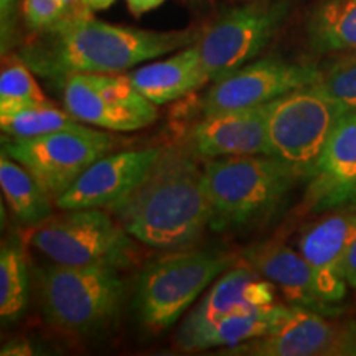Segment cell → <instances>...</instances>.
I'll list each match as a JSON object with an SVG mask.
<instances>
[{
	"label": "cell",
	"instance_id": "6da1fadb",
	"mask_svg": "<svg viewBox=\"0 0 356 356\" xmlns=\"http://www.w3.org/2000/svg\"><path fill=\"white\" fill-rule=\"evenodd\" d=\"M19 56L33 73L63 81L78 73L119 74L197 43V30H147L97 20L92 12L63 17L32 33Z\"/></svg>",
	"mask_w": 356,
	"mask_h": 356
},
{
	"label": "cell",
	"instance_id": "7a4b0ae2",
	"mask_svg": "<svg viewBox=\"0 0 356 356\" xmlns=\"http://www.w3.org/2000/svg\"><path fill=\"white\" fill-rule=\"evenodd\" d=\"M109 213L145 246L188 249L211 222L203 170L184 150H163L145 180Z\"/></svg>",
	"mask_w": 356,
	"mask_h": 356
},
{
	"label": "cell",
	"instance_id": "3957f363",
	"mask_svg": "<svg viewBox=\"0 0 356 356\" xmlns=\"http://www.w3.org/2000/svg\"><path fill=\"white\" fill-rule=\"evenodd\" d=\"M297 177L273 155H236L208 160L203 186L211 210L210 228L229 229L270 216Z\"/></svg>",
	"mask_w": 356,
	"mask_h": 356
},
{
	"label": "cell",
	"instance_id": "277c9868",
	"mask_svg": "<svg viewBox=\"0 0 356 356\" xmlns=\"http://www.w3.org/2000/svg\"><path fill=\"white\" fill-rule=\"evenodd\" d=\"M234 262L225 252L186 249L150 262L137 280L134 300L142 325L150 332L167 330Z\"/></svg>",
	"mask_w": 356,
	"mask_h": 356
},
{
	"label": "cell",
	"instance_id": "5b68a950",
	"mask_svg": "<svg viewBox=\"0 0 356 356\" xmlns=\"http://www.w3.org/2000/svg\"><path fill=\"white\" fill-rule=\"evenodd\" d=\"M44 317L70 333L96 332L121 309L124 282L119 270L101 266L51 264L40 273Z\"/></svg>",
	"mask_w": 356,
	"mask_h": 356
},
{
	"label": "cell",
	"instance_id": "8992f818",
	"mask_svg": "<svg viewBox=\"0 0 356 356\" xmlns=\"http://www.w3.org/2000/svg\"><path fill=\"white\" fill-rule=\"evenodd\" d=\"M348 111L315 84L296 89L266 104L270 155L297 178H309L328 137Z\"/></svg>",
	"mask_w": 356,
	"mask_h": 356
},
{
	"label": "cell",
	"instance_id": "52a82bcc",
	"mask_svg": "<svg viewBox=\"0 0 356 356\" xmlns=\"http://www.w3.org/2000/svg\"><path fill=\"white\" fill-rule=\"evenodd\" d=\"M32 246L56 264L126 269L136 259L131 234L101 208L66 210L35 228Z\"/></svg>",
	"mask_w": 356,
	"mask_h": 356
},
{
	"label": "cell",
	"instance_id": "ba28073f",
	"mask_svg": "<svg viewBox=\"0 0 356 356\" xmlns=\"http://www.w3.org/2000/svg\"><path fill=\"white\" fill-rule=\"evenodd\" d=\"M115 137L106 131L76 126L35 139L3 142V152L32 173L42 188L55 200L76 181V178L108 155Z\"/></svg>",
	"mask_w": 356,
	"mask_h": 356
},
{
	"label": "cell",
	"instance_id": "9c48e42d",
	"mask_svg": "<svg viewBox=\"0 0 356 356\" xmlns=\"http://www.w3.org/2000/svg\"><path fill=\"white\" fill-rule=\"evenodd\" d=\"M289 13L287 0H259L222 13L197 42L210 83L252 61L275 37Z\"/></svg>",
	"mask_w": 356,
	"mask_h": 356
},
{
	"label": "cell",
	"instance_id": "30bf717a",
	"mask_svg": "<svg viewBox=\"0 0 356 356\" xmlns=\"http://www.w3.org/2000/svg\"><path fill=\"white\" fill-rule=\"evenodd\" d=\"M65 109L89 126L132 132L157 119V104L140 95L127 74H71L63 83Z\"/></svg>",
	"mask_w": 356,
	"mask_h": 356
},
{
	"label": "cell",
	"instance_id": "8fae6325",
	"mask_svg": "<svg viewBox=\"0 0 356 356\" xmlns=\"http://www.w3.org/2000/svg\"><path fill=\"white\" fill-rule=\"evenodd\" d=\"M315 66L291 63L279 58L249 61L228 76L213 81L203 97V115L267 104L277 97L320 81Z\"/></svg>",
	"mask_w": 356,
	"mask_h": 356
},
{
	"label": "cell",
	"instance_id": "7c38bea8",
	"mask_svg": "<svg viewBox=\"0 0 356 356\" xmlns=\"http://www.w3.org/2000/svg\"><path fill=\"white\" fill-rule=\"evenodd\" d=\"M163 150H126L108 154L91 163L68 190L55 200L60 210L101 208L111 211L145 180Z\"/></svg>",
	"mask_w": 356,
	"mask_h": 356
},
{
	"label": "cell",
	"instance_id": "4fadbf2b",
	"mask_svg": "<svg viewBox=\"0 0 356 356\" xmlns=\"http://www.w3.org/2000/svg\"><path fill=\"white\" fill-rule=\"evenodd\" d=\"M328 315L289 304L277 332L233 346V355L254 356H317L356 353L353 332L338 327Z\"/></svg>",
	"mask_w": 356,
	"mask_h": 356
},
{
	"label": "cell",
	"instance_id": "5bb4252c",
	"mask_svg": "<svg viewBox=\"0 0 356 356\" xmlns=\"http://www.w3.org/2000/svg\"><path fill=\"white\" fill-rule=\"evenodd\" d=\"M356 236V202L309 226L299 239V251L314 270L320 297L335 307L346 297L343 259Z\"/></svg>",
	"mask_w": 356,
	"mask_h": 356
},
{
	"label": "cell",
	"instance_id": "9a60e30c",
	"mask_svg": "<svg viewBox=\"0 0 356 356\" xmlns=\"http://www.w3.org/2000/svg\"><path fill=\"white\" fill-rule=\"evenodd\" d=\"M305 204L325 213L356 202V111L345 114L307 178Z\"/></svg>",
	"mask_w": 356,
	"mask_h": 356
},
{
	"label": "cell",
	"instance_id": "2e32d148",
	"mask_svg": "<svg viewBox=\"0 0 356 356\" xmlns=\"http://www.w3.org/2000/svg\"><path fill=\"white\" fill-rule=\"evenodd\" d=\"M191 144L204 160L236 155H270L266 104L204 115L191 134Z\"/></svg>",
	"mask_w": 356,
	"mask_h": 356
},
{
	"label": "cell",
	"instance_id": "e0dca14e",
	"mask_svg": "<svg viewBox=\"0 0 356 356\" xmlns=\"http://www.w3.org/2000/svg\"><path fill=\"white\" fill-rule=\"evenodd\" d=\"M261 277L251 264L229 267L208 289L193 312H190L178 333L198 330L234 312L275 304L274 284Z\"/></svg>",
	"mask_w": 356,
	"mask_h": 356
},
{
	"label": "cell",
	"instance_id": "ac0fdd59",
	"mask_svg": "<svg viewBox=\"0 0 356 356\" xmlns=\"http://www.w3.org/2000/svg\"><path fill=\"white\" fill-rule=\"evenodd\" d=\"M244 259L262 277L277 286L291 305L333 315L335 309L320 297L314 270L302 252L284 244H262L248 249Z\"/></svg>",
	"mask_w": 356,
	"mask_h": 356
},
{
	"label": "cell",
	"instance_id": "d6986e66",
	"mask_svg": "<svg viewBox=\"0 0 356 356\" xmlns=\"http://www.w3.org/2000/svg\"><path fill=\"white\" fill-rule=\"evenodd\" d=\"M127 78L140 95L157 106L180 99L210 83L197 43L181 48L167 60L140 66L131 71Z\"/></svg>",
	"mask_w": 356,
	"mask_h": 356
},
{
	"label": "cell",
	"instance_id": "ffe728a7",
	"mask_svg": "<svg viewBox=\"0 0 356 356\" xmlns=\"http://www.w3.org/2000/svg\"><path fill=\"white\" fill-rule=\"evenodd\" d=\"M287 312L289 305L282 304L234 312L198 330L178 333L177 341L184 350H208L222 346L233 348L277 332Z\"/></svg>",
	"mask_w": 356,
	"mask_h": 356
},
{
	"label": "cell",
	"instance_id": "44dd1931",
	"mask_svg": "<svg viewBox=\"0 0 356 356\" xmlns=\"http://www.w3.org/2000/svg\"><path fill=\"white\" fill-rule=\"evenodd\" d=\"M305 30L314 51H356V0H322L312 10Z\"/></svg>",
	"mask_w": 356,
	"mask_h": 356
},
{
	"label": "cell",
	"instance_id": "7402d4cb",
	"mask_svg": "<svg viewBox=\"0 0 356 356\" xmlns=\"http://www.w3.org/2000/svg\"><path fill=\"white\" fill-rule=\"evenodd\" d=\"M0 185L10 210L25 226L42 225L51 218V198L35 180L32 173L2 150Z\"/></svg>",
	"mask_w": 356,
	"mask_h": 356
},
{
	"label": "cell",
	"instance_id": "603a6c76",
	"mask_svg": "<svg viewBox=\"0 0 356 356\" xmlns=\"http://www.w3.org/2000/svg\"><path fill=\"white\" fill-rule=\"evenodd\" d=\"M29 304V266L19 244L6 243L0 251V317L3 323L19 320Z\"/></svg>",
	"mask_w": 356,
	"mask_h": 356
},
{
	"label": "cell",
	"instance_id": "cb8c5ba5",
	"mask_svg": "<svg viewBox=\"0 0 356 356\" xmlns=\"http://www.w3.org/2000/svg\"><path fill=\"white\" fill-rule=\"evenodd\" d=\"M76 124H79L78 119H74L66 109H58L50 101L0 114L2 132L12 140L35 139Z\"/></svg>",
	"mask_w": 356,
	"mask_h": 356
},
{
	"label": "cell",
	"instance_id": "d4e9b609",
	"mask_svg": "<svg viewBox=\"0 0 356 356\" xmlns=\"http://www.w3.org/2000/svg\"><path fill=\"white\" fill-rule=\"evenodd\" d=\"M48 102V97L33 78L32 70L17 55L3 56L0 73V114Z\"/></svg>",
	"mask_w": 356,
	"mask_h": 356
},
{
	"label": "cell",
	"instance_id": "484cf974",
	"mask_svg": "<svg viewBox=\"0 0 356 356\" xmlns=\"http://www.w3.org/2000/svg\"><path fill=\"white\" fill-rule=\"evenodd\" d=\"M318 91L328 96L348 113L356 111V60L343 58L340 65L330 73L323 74L320 81L315 83Z\"/></svg>",
	"mask_w": 356,
	"mask_h": 356
},
{
	"label": "cell",
	"instance_id": "4316f807",
	"mask_svg": "<svg viewBox=\"0 0 356 356\" xmlns=\"http://www.w3.org/2000/svg\"><path fill=\"white\" fill-rule=\"evenodd\" d=\"M63 17H66L65 8L58 0H24L22 2V19L32 33L50 29Z\"/></svg>",
	"mask_w": 356,
	"mask_h": 356
},
{
	"label": "cell",
	"instance_id": "83f0119b",
	"mask_svg": "<svg viewBox=\"0 0 356 356\" xmlns=\"http://www.w3.org/2000/svg\"><path fill=\"white\" fill-rule=\"evenodd\" d=\"M24 0H0V47L2 56L19 42V20Z\"/></svg>",
	"mask_w": 356,
	"mask_h": 356
},
{
	"label": "cell",
	"instance_id": "f1b7e54d",
	"mask_svg": "<svg viewBox=\"0 0 356 356\" xmlns=\"http://www.w3.org/2000/svg\"><path fill=\"white\" fill-rule=\"evenodd\" d=\"M343 274L346 279V284L351 289H356V236L351 241V244L346 249V254L343 259Z\"/></svg>",
	"mask_w": 356,
	"mask_h": 356
},
{
	"label": "cell",
	"instance_id": "f546056e",
	"mask_svg": "<svg viewBox=\"0 0 356 356\" xmlns=\"http://www.w3.org/2000/svg\"><path fill=\"white\" fill-rule=\"evenodd\" d=\"M129 12L134 17H142L147 12H152L162 6L165 0H126Z\"/></svg>",
	"mask_w": 356,
	"mask_h": 356
},
{
	"label": "cell",
	"instance_id": "4dcf8cb0",
	"mask_svg": "<svg viewBox=\"0 0 356 356\" xmlns=\"http://www.w3.org/2000/svg\"><path fill=\"white\" fill-rule=\"evenodd\" d=\"M0 353H2V356H26L32 355L33 350L25 340H13L3 346Z\"/></svg>",
	"mask_w": 356,
	"mask_h": 356
},
{
	"label": "cell",
	"instance_id": "1f68e13d",
	"mask_svg": "<svg viewBox=\"0 0 356 356\" xmlns=\"http://www.w3.org/2000/svg\"><path fill=\"white\" fill-rule=\"evenodd\" d=\"M81 2L86 10L96 13V12L108 10V8L113 7L118 0H81Z\"/></svg>",
	"mask_w": 356,
	"mask_h": 356
},
{
	"label": "cell",
	"instance_id": "d6a6232c",
	"mask_svg": "<svg viewBox=\"0 0 356 356\" xmlns=\"http://www.w3.org/2000/svg\"><path fill=\"white\" fill-rule=\"evenodd\" d=\"M58 2H60L61 7L65 8L66 17H70V15H78V13L89 12V10H86V8H84L81 0H58Z\"/></svg>",
	"mask_w": 356,
	"mask_h": 356
},
{
	"label": "cell",
	"instance_id": "836d02e7",
	"mask_svg": "<svg viewBox=\"0 0 356 356\" xmlns=\"http://www.w3.org/2000/svg\"><path fill=\"white\" fill-rule=\"evenodd\" d=\"M345 58H353V60H356V51H355L353 55H351V56H345Z\"/></svg>",
	"mask_w": 356,
	"mask_h": 356
}]
</instances>
